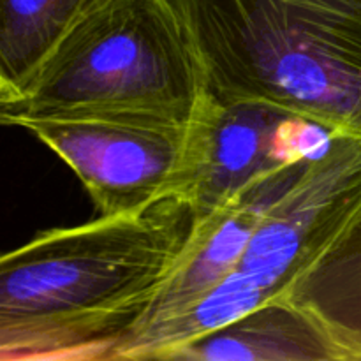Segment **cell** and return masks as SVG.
I'll return each mask as SVG.
<instances>
[{
    "label": "cell",
    "mask_w": 361,
    "mask_h": 361,
    "mask_svg": "<svg viewBox=\"0 0 361 361\" xmlns=\"http://www.w3.org/2000/svg\"><path fill=\"white\" fill-rule=\"evenodd\" d=\"M197 231L192 203L39 233L0 259V360L113 361Z\"/></svg>",
    "instance_id": "cell-1"
},
{
    "label": "cell",
    "mask_w": 361,
    "mask_h": 361,
    "mask_svg": "<svg viewBox=\"0 0 361 361\" xmlns=\"http://www.w3.org/2000/svg\"><path fill=\"white\" fill-rule=\"evenodd\" d=\"M219 102L263 101L361 137V0H171Z\"/></svg>",
    "instance_id": "cell-2"
},
{
    "label": "cell",
    "mask_w": 361,
    "mask_h": 361,
    "mask_svg": "<svg viewBox=\"0 0 361 361\" xmlns=\"http://www.w3.org/2000/svg\"><path fill=\"white\" fill-rule=\"evenodd\" d=\"M207 97L201 63L171 0H113L63 35L20 94L0 101V122L187 127Z\"/></svg>",
    "instance_id": "cell-3"
},
{
    "label": "cell",
    "mask_w": 361,
    "mask_h": 361,
    "mask_svg": "<svg viewBox=\"0 0 361 361\" xmlns=\"http://www.w3.org/2000/svg\"><path fill=\"white\" fill-rule=\"evenodd\" d=\"M361 207V137L337 134L250 236L235 270L197 305L145 341L129 361L161 360L183 342L286 298Z\"/></svg>",
    "instance_id": "cell-4"
},
{
    "label": "cell",
    "mask_w": 361,
    "mask_h": 361,
    "mask_svg": "<svg viewBox=\"0 0 361 361\" xmlns=\"http://www.w3.org/2000/svg\"><path fill=\"white\" fill-rule=\"evenodd\" d=\"M190 126L37 120L21 129L76 173L101 215H123L180 192L190 166Z\"/></svg>",
    "instance_id": "cell-5"
},
{
    "label": "cell",
    "mask_w": 361,
    "mask_h": 361,
    "mask_svg": "<svg viewBox=\"0 0 361 361\" xmlns=\"http://www.w3.org/2000/svg\"><path fill=\"white\" fill-rule=\"evenodd\" d=\"M190 134V166L178 194L192 203L197 222L259 176L319 155L337 136L316 120L270 102H219L210 95Z\"/></svg>",
    "instance_id": "cell-6"
},
{
    "label": "cell",
    "mask_w": 361,
    "mask_h": 361,
    "mask_svg": "<svg viewBox=\"0 0 361 361\" xmlns=\"http://www.w3.org/2000/svg\"><path fill=\"white\" fill-rule=\"evenodd\" d=\"M316 157L259 176L221 210L197 222V231L182 264L162 286L140 323L123 338L113 361L129 360L145 341L169 321L189 312L235 270L259 222L298 185Z\"/></svg>",
    "instance_id": "cell-7"
},
{
    "label": "cell",
    "mask_w": 361,
    "mask_h": 361,
    "mask_svg": "<svg viewBox=\"0 0 361 361\" xmlns=\"http://www.w3.org/2000/svg\"><path fill=\"white\" fill-rule=\"evenodd\" d=\"M162 361H348L319 323L288 302L271 300L183 342Z\"/></svg>",
    "instance_id": "cell-8"
},
{
    "label": "cell",
    "mask_w": 361,
    "mask_h": 361,
    "mask_svg": "<svg viewBox=\"0 0 361 361\" xmlns=\"http://www.w3.org/2000/svg\"><path fill=\"white\" fill-rule=\"evenodd\" d=\"M286 300L312 316L345 360H361V207Z\"/></svg>",
    "instance_id": "cell-9"
},
{
    "label": "cell",
    "mask_w": 361,
    "mask_h": 361,
    "mask_svg": "<svg viewBox=\"0 0 361 361\" xmlns=\"http://www.w3.org/2000/svg\"><path fill=\"white\" fill-rule=\"evenodd\" d=\"M113 0H0V101L20 94L63 35Z\"/></svg>",
    "instance_id": "cell-10"
}]
</instances>
